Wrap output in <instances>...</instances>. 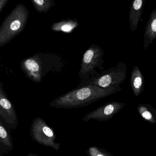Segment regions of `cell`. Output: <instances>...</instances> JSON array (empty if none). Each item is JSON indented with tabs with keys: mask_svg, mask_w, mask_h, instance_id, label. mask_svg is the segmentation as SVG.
Segmentation results:
<instances>
[{
	"mask_svg": "<svg viewBox=\"0 0 156 156\" xmlns=\"http://www.w3.org/2000/svg\"><path fill=\"white\" fill-rule=\"evenodd\" d=\"M122 90L120 85L108 88L88 85L77 87L58 97L49 105L56 108L72 109L91 105Z\"/></svg>",
	"mask_w": 156,
	"mask_h": 156,
	"instance_id": "obj_1",
	"label": "cell"
},
{
	"mask_svg": "<svg viewBox=\"0 0 156 156\" xmlns=\"http://www.w3.org/2000/svg\"><path fill=\"white\" fill-rule=\"evenodd\" d=\"M29 16L30 12L24 4H17L2 24L0 28V47L8 44L23 31Z\"/></svg>",
	"mask_w": 156,
	"mask_h": 156,
	"instance_id": "obj_2",
	"label": "cell"
},
{
	"mask_svg": "<svg viewBox=\"0 0 156 156\" xmlns=\"http://www.w3.org/2000/svg\"><path fill=\"white\" fill-rule=\"evenodd\" d=\"M126 75V64L124 62H120L114 67L98 73L95 76L86 81H81L77 87L88 85L97 86L102 88L120 85L125 82Z\"/></svg>",
	"mask_w": 156,
	"mask_h": 156,
	"instance_id": "obj_3",
	"label": "cell"
},
{
	"mask_svg": "<svg viewBox=\"0 0 156 156\" xmlns=\"http://www.w3.org/2000/svg\"><path fill=\"white\" fill-rule=\"evenodd\" d=\"M104 55V50L95 44H92L86 51L83 55L79 72L81 81H86L98 74V73L95 71L96 68L103 71L104 67L102 65L105 62Z\"/></svg>",
	"mask_w": 156,
	"mask_h": 156,
	"instance_id": "obj_4",
	"label": "cell"
},
{
	"mask_svg": "<svg viewBox=\"0 0 156 156\" xmlns=\"http://www.w3.org/2000/svg\"><path fill=\"white\" fill-rule=\"evenodd\" d=\"M32 139L46 147L59 151L61 144L56 142V136L54 129L47 125L41 118L36 117L34 119L30 127Z\"/></svg>",
	"mask_w": 156,
	"mask_h": 156,
	"instance_id": "obj_5",
	"label": "cell"
},
{
	"mask_svg": "<svg viewBox=\"0 0 156 156\" xmlns=\"http://www.w3.org/2000/svg\"><path fill=\"white\" fill-rule=\"evenodd\" d=\"M0 119L9 129L15 130L18 127L19 121L16 109L10 101L0 82Z\"/></svg>",
	"mask_w": 156,
	"mask_h": 156,
	"instance_id": "obj_6",
	"label": "cell"
},
{
	"mask_svg": "<svg viewBox=\"0 0 156 156\" xmlns=\"http://www.w3.org/2000/svg\"><path fill=\"white\" fill-rule=\"evenodd\" d=\"M126 104L121 102H109L87 114L83 118V120L88 122L90 120L99 121L110 120Z\"/></svg>",
	"mask_w": 156,
	"mask_h": 156,
	"instance_id": "obj_7",
	"label": "cell"
},
{
	"mask_svg": "<svg viewBox=\"0 0 156 156\" xmlns=\"http://www.w3.org/2000/svg\"><path fill=\"white\" fill-rule=\"evenodd\" d=\"M21 67L26 76L35 83H39L43 78L42 62L39 56L34 55L22 61Z\"/></svg>",
	"mask_w": 156,
	"mask_h": 156,
	"instance_id": "obj_8",
	"label": "cell"
},
{
	"mask_svg": "<svg viewBox=\"0 0 156 156\" xmlns=\"http://www.w3.org/2000/svg\"><path fill=\"white\" fill-rule=\"evenodd\" d=\"M156 39V9L151 11L149 19L147 22L143 35V48L145 50L148 48Z\"/></svg>",
	"mask_w": 156,
	"mask_h": 156,
	"instance_id": "obj_9",
	"label": "cell"
},
{
	"mask_svg": "<svg viewBox=\"0 0 156 156\" xmlns=\"http://www.w3.org/2000/svg\"><path fill=\"white\" fill-rule=\"evenodd\" d=\"M145 2L144 0H134L131 2L129 12V23L131 31H135L137 29L139 21L141 20Z\"/></svg>",
	"mask_w": 156,
	"mask_h": 156,
	"instance_id": "obj_10",
	"label": "cell"
},
{
	"mask_svg": "<svg viewBox=\"0 0 156 156\" xmlns=\"http://www.w3.org/2000/svg\"><path fill=\"white\" fill-rule=\"evenodd\" d=\"M8 128L0 119V153L7 154L13 150L12 137Z\"/></svg>",
	"mask_w": 156,
	"mask_h": 156,
	"instance_id": "obj_11",
	"label": "cell"
},
{
	"mask_svg": "<svg viewBox=\"0 0 156 156\" xmlns=\"http://www.w3.org/2000/svg\"><path fill=\"white\" fill-rule=\"evenodd\" d=\"M130 83L134 95L139 96L144 91L145 81L143 74L137 66H136L133 68Z\"/></svg>",
	"mask_w": 156,
	"mask_h": 156,
	"instance_id": "obj_12",
	"label": "cell"
},
{
	"mask_svg": "<svg viewBox=\"0 0 156 156\" xmlns=\"http://www.w3.org/2000/svg\"><path fill=\"white\" fill-rule=\"evenodd\" d=\"M79 26L78 21L76 19H67L55 23L52 25L51 30L55 32H62L71 34Z\"/></svg>",
	"mask_w": 156,
	"mask_h": 156,
	"instance_id": "obj_13",
	"label": "cell"
},
{
	"mask_svg": "<svg viewBox=\"0 0 156 156\" xmlns=\"http://www.w3.org/2000/svg\"><path fill=\"white\" fill-rule=\"evenodd\" d=\"M137 110L144 120L151 124L156 123V110L149 104H140Z\"/></svg>",
	"mask_w": 156,
	"mask_h": 156,
	"instance_id": "obj_14",
	"label": "cell"
},
{
	"mask_svg": "<svg viewBox=\"0 0 156 156\" xmlns=\"http://www.w3.org/2000/svg\"><path fill=\"white\" fill-rule=\"evenodd\" d=\"M34 9L39 13H47L55 5L53 0H32Z\"/></svg>",
	"mask_w": 156,
	"mask_h": 156,
	"instance_id": "obj_15",
	"label": "cell"
},
{
	"mask_svg": "<svg viewBox=\"0 0 156 156\" xmlns=\"http://www.w3.org/2000/svg\"><path fill=\"white\" fill-rule=\"evenodd\" d=\"M87 156H114L110 152L104 149L96 146H91L86 151Z\"/></svg>",
	"mask_w": 156,
	"mask_h": 156,
	"instance_id": "obj_16",
	"label": "cell"
},
{
	"mask_svg": "<svg viewBox=\"0 0 156 156\" xmlns=\"http://www.w3.org/2000/svg\"><path fill=\"white\" fill-rule=\"evenodd\" d=\"M8 2L9 0H0V13H1Z\"/></svg>",
	"mask_w": 156,
	"mask_h": 156,
	"instance_id": "obj_17",
	"label": "cell"
},
{
	"mask_svg": "<svg viewBox=\"0 0 156 156\" xmlns=\"http://www.w3.org/2000/svg\"><path fill=\"white\" fill-rule=\"evenodd\" d=\"M26 156H38V155L36 154H35V153H31V152H30V153H29V154H28V155H27Z\"/></svg>",
	"mask_w": 156,
	"mask_h": 156,
	"instance_id": "obj_18",
	"label": "cell"
},
{
	"mask_svg": "<svg viewBox=\"0 0 156 156\" xmlns=\"http://www.w3.org/2000/svg\"><path fill=\"white\" fill-rule=\"evenodd\" d=\"M1 156H2V154H1Z\"/></svg>",
	"mask_w": 156,
	"mask_h": 156,
	"instance_id": "obj_19",
	"label": "cell"
},
{
	"mask_svg": "<svg viewBox=\"0 0 156 156\" xmlns=\"http://www.w3.org/2000/svg\"><path fill=\"white\" fill-rule=\"evenodd\" d=\"M155 62H156V59H155Z\"/></svg>",
	"mask_w": 156,
	"mask_h": 156,
	"instance_id": "obj_20",
	"label": "cell"
}]
</instances>
